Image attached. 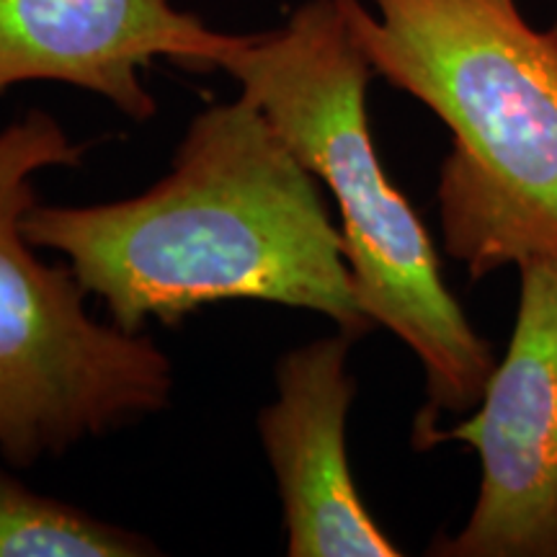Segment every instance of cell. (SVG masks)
I'll return each instance as SVG.
<instances>
[{
    "label": "cell",
    "mask_w": 557,
    "mask_h": 557,
    "mask_svg": "<svg viewBox=\"0 0 557 557\" xmlns=\"http://www.w3.org/2000/svg\"><path fill=\"white\" fill-rule=\"evenodd\" d=\"M143 534L41 496L0 468V557H148Z\"/></svg>",
    "instance_id": "obj_8"
},
{
    "label": "cell",
    "mask_w": 557,
    "mask_h": 557,
    "mask_svg": "<svg viewBox=\"0 0 557 557\" xmlns=\"http://www.w3.org/2000/svg\"><path fill=\"white\" fill-rule=\"evenodd\" d=\"M517 323L478 413L436 429L480 459L470 519L429 547L436 557H557V253L519 263Z\"/></svg>",
    "instance_id": "obj_5"
},
{
    "label": "cell",
    "mask_w": 557,
    "mask_h": 557,
    "mask_svg": "<svg viewBox=\"0 0 557 557\" xmlns=\"http://www.w3.org/2000/svg\"><path fill=\"white\" fill-rule=\"evenodd\" d=\"M81 152L41 109L0 129V455L13 468L158 413L173 393L150 336L90 318L73 269L39 261L24 233L34 176Z\"/></svg>",
    "instance_id": "obj_4"
},
{
    "label": "cell",
    "mask_w": 557,
    "mask_h": 557,
    "mask_svg": "<svg viewBox=\"0 0 557 557\" xmlns=\"http://www.w3.org/2000/svg\"><path fill=\"white\" fill-rule=\"evenodd\" d=\"M220 70L336 199L361 310L374 329L393 331L426 374V406L413 426L423 449L438 418L478 406L498 359L444 284L426 225L382 169L367 111L374 70L344 3L308 0L282 29L243 34Z\"/></svg>",
    "instance_id": "obj_2"
},
{
    "label": "cell",
    "mask_w": 557,
    "mask_h": 557,
    "mask_svg": "<svg viewBox=\"0 0 557 557\" xmlns=\"http://www.w3.org/2000/svg\"><path fill=\"white\" fill-rule=\"evenodd\" d=\"M240 37L209 29L171 0H0V94L32 81L67 83L148 122L158 103L139 73L152 60L209 73Z\"/></svg>",
    "instance_id": "obj_6"
},
{
    "label": "cell",
    "mask_w": 557,
    "mask_h": 557,
    "mask_svg": "<svg viewBox=\"0 0 557 557\" xmlns=\"http://www.w3.org/2000/svg\"><path fill=\"white\" fill-rule=\"evenodd\" d=\"M24 233L65 256L127 333L230 299L320 312L354 338L374 329L315 176L243 94L194 116L152 189L94 207L34 205Z\"/></svg>",
    "instance_id": "obj_1"
},
{
    "label": "cell",
    "mask_w": 557,
    "mask_h": 557,
    "mask_svg": "<svg viewBox=\"0 0 557 557\" xmlns=\"http://www.w3.org/2000/svg\"><path fill=\"white\" fill-rule=\"evenodd\" d=\"M374 75L447 124V253L472 282L557 253V41L517 0H341Z\"/></svg>",
    "instance_id": "obj_3"
},
{
    "label": "cell",
    "mask_w": 557,
    "mask_h": 557,
    "mask_svg": "<svg viewBox=\"0 0 557 557\" xmlns=\"http://www.w3.org/2000/svg\"><path fill=\"white\" fill-rule=\"evenodd\" d=\"M354 336L292 348L276 364V400L259 413L274 470L289 557H398V545L369 513L354 483L346 421L357 395L348 372Z\"/></svg>",
    "instance_id": "obj_7"
},
{
    "label": "cell",
    "mask_w": 557,
    "mask_h": 557,
    "mask_svg": "<svg viewBox=\"0 0 557 557\" xmlns=\"http://www.w3.org/2000/svg\"><path fill=\"white\" fill-rule=\"evenodd\" d=\"M547 32H549V37H553V39L557 41V18H555V24H553V26H549V29H547Z\"/></svg>",
    "instance_id": "obj_9"
}]
</instances>
